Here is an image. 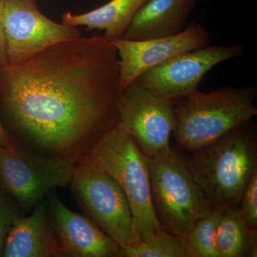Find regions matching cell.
I'll return each mask as SVG.
<instances>
[{"mask_svg": "<svg viewBox=\"0 0 257 257\" xmlns=\"http://www.w3.org/2000/svg\"><path fill=\"white\" fill-rule=\"evenodd\" d=\"M0 70L2 102L26 150L79 162L119 123V57L104 36L60 42Z\"/></svg>", "mask_w": 257, "mask_h": 257, "instance_id": "cell-1", "label": "cell"}, {"mask_svg": "<svg viewBox=\"0 0 257 257\" xmlns=\"http://www.w3.org/2000/svg\"><path fill=\"white\" fill-rule=\"evenodd\" d=\"M189 170L211 207L239 208L257 172V126L253 119L192 152Z\"/></svg>", "mask_w": 257, "mask_h": 257, "instance_id": "cell-2", "label": "cell"}, {"mask_svg": "<svg viewBox=\"0 0 257 257\" xmlns=\"http://www.w3.org/2000/svg\"><path fill=\"white\" fill-rule=\"evenodd\" d=\"M256 84L196 91L174 106L173 137L179 147L194 152L257 115Z\"/></svg>", "mask_w": 257, "mask_h": 257, "instance_id": "cell-3", "label": "cell"}, {"mask_svg": "<svg viewBox=\"0 0 257 257\" xmlns=\"http://www.w3.org/2000/svg\"><path fill=\"white\" fill-rule=\"evenodd\" d=\"M87 156L124 191L142 242L162 232L152 202L150 158L122 124L103 135Z\"/></svg>", "mask_w": 257, "mask_h": 257, "instance_id": "cell-4", "label": "cell"}, {"mask_svg": "<svg viewBox=\"0 0 257 257\" xmlns=\"http://www.w3.org/2000/svg\"><path fill=\"white\" fill-rule=\"evenodd\" d=\"M150 175L152 204L162 229L187 238L213 208L187 164L170 147L150 157Z\"/></svg>", "mask_w": 257, "mask_h": 257, "instance_id": "cell-5", "label": "cell"}, {"mask_svg": "<svg viewBox=\"0 0 257 257\" xmlns=\"http://www.w3.org/2000/svg\"><path fill=\"white\" fill-rule=\"evenodd\" d=\"M70 186L88 217L120 246L142 242L124 191L89 157L77 162Z\"/></svg>", "mask_w": 257, "mask_h": 257, "instance_id": "cell-6", "label": "cell"}, {"mask_svg": "<svg viewBox=\"0 0 257 257\" xmlns=\"http://www.w3.org/2000/svg\"><path fill=\"white\" fill-rule=\"evenodd\" d=\"M78 162L19 146L0 150V189L22 209L34 207L56 187L70 185Z\"/></svg>", "mask_w": 257, "mask_h": 257, "instance_id": "cell-7", "label": "cell"}, {"mask_svg": "<svg viewBox=\"0 0 257 257\" xmlns=\"http://www.w3.org/2000/svg\"><path fill=\"white\" fill-rule=\"evenodd\" d=\"M244 53L242 45H208L175 56L135 81L153 95L175 105V102L198 90L204 76L213 67Z\"/></svg>", "mask_w": 257, "mask_h": 257, "instance_id": "cell-8", "label": "cell"}, {"mask_svg": "<svg viewBox=\"0 0 257 257\" xmlns=\"http://www.w3.org/2000/svg\"><path fill=\"white\" fill-rule=\"evenodd\" d=\"M2 25L8 66L25 62L56 44L78 38L74 27L56 23L26 0H2Z\"/></svg>", "mask_w": 257, "mask_h": 257, "instance_id": "cell-9", "label": "cell"}, {"mask_svg": "<svg viewBox=\"0 0 257 257\" xmlns=\"http://www.w3.org/2000/svg\"><path fill=\"white\" fill-rule=\"evenodd\" d=\"M174 106L170 101L149 92L136 81L120 95L119 123L150 158L170 148V135L175 126Z\"/></svg>", "mask_w": 257, "mask_h": 257, "instance_id": "cell-10", "label": "cell"}, {"mask_svg": "<svg viewBox=\"0 0 257 257\" xmlns=\"http://www.w3.org/2000/svg\"><path fill=\"white\" fill-rule=\"evenodd\" d=\"M211 37L201 24L192 23L173 36L134 41L114 39L119 57V87L121 92L142 74L175 56L208 46Z\"/></svg>", "mask_w": 257, "mask_h": 257, "instance_id": "cell-11", "label": "cell"}, {"mask_svg": "<svg viewBox=\"0 0 257 257\" xmlns=\"http://www.w3.org/2000/svg\"><path fill=\"white\" fill-rule=\"evenodd\" d=\"M48 194L47 209L62 256H119V243L89 217L66 207L56 193Z\"/></svg>", "mask_w": 257, "mask_h": 257, "instance_id": "cell-12", "label": "cell"}, {"mask_svg": "<svg viewBox=\"0 0 257 257\" xmlns=\"http://www.w3.org/2000/svg\"><path fill=\"white\" fill-rule=\"evenodd\" d=\"M3 257H61L58 240L48 216L47 201L42 199L32 214L19 218L10 229Z\"/></svg>", "mask_w": 257, "mask_h": 257, "instance_id": "cell-13", "label": "cell"}, {"mask_svg": "<svg viewBox=\"0 0 257 257\" xmlns=\"http://www.w3.org/2000/svg\"><path fill=\"white\" fill-rule=\"evenodd\" d=\"M200 0H147L121 37L143 41L173 36L184 30Z\"/></svg>", "mask_w": 257, "mask_h": 257, "instance_id": "cell-14", "label": "cell"}, {"mask_svg": "<svg viewBox=\"0 0 257 257\" xmlns=\"http://www.w3.org/2000/svg\"><path fill=\"white\" fill-rule=\"evenodd\" d=\"M147 0H110L100 8L81 15L67 13L62 15L66 26L87 27L88 30H104L108 40L120 39L134 17Z\"/></svg>", "mask_w": 257, "mask_h": 257, "instance_id": "cell-15", "label": "cell"}, {"mask_svg": "<svg viewBox=\"0 0 257 257\" xmlns=\"http://www.w3.org/2000/svg\"><path fill=\"white\" fill-rule=\"evenodd\" d=\"M219 257H256L257 230L250 228L239 208L224 209L218 225Z\"/></svg>", "mask_w": 257, "mask_h": 257, "instance_id": "cell-16", "label": "cell"}, {"mask_svg": "<svg viewBox=\"0 0 257 257\" xmlns=\"http://www.w3.org/2000/svg\"><path fill=\"white\" fill-rule=\"evenodd\" d=\"M119 257H194L187 238L162 231L135 246H120Z\"/></svg>", "mask_w": 257, "mask_h": 257, "instance_id": "cell-17", "label": "cell"}, {"mask_svg": "<svg viewBox=\"0 0 257 257\" xmlns=\"http://www.w3.org/2000/svg\"><path fill=\"white\" fill-rule=\"evenodd\" d=\"M224 210L220 208H211L191 229L187 240L194 257H219L216 234Z\"/></svg>", "mask_w": 257, "mask_h": 257, "instance_id": "cell-18", "label": "cell"}, {"mask_svg": "<svg viewBox=\"0 0 257 257\" xmlns=\"http://www.w3.org/2000/svg\"><path fill=\"white\" fill-rule=\"evenodd\" d=\"M21 210L14 198L0 189V256L10 229L15 221L23 216Z\"/></svg>", "mask_w": 257, "mask_h": 257, "instance_id": "cell-19", "label": "cell"}, {"mask_svg": "<svg viewBox=\"0 0 257 257\" xmlns=\"http://www.w3.org/2000/svg\"><path fill=\"white\" fill-rule=\"evenodd\" d=\"M239 209L248 226L257 229V172L250 179L243 192Z\"/></svg>", "mask_w": 257, "mask_h": 257, "instance_id": "cell-20", "label": "cell"}, {"mask_svg": "<svg viewBox=\"0 0 257 257\" xmlns=\"http://www.w3.org/2000/svg\"><path fill=\"white\" fill-rule=\"evenodd\" d=\"M2 7H3V3H2V0H0V64H1V69L7 67L8 64L6 54V44H5L3 25H2Z\"/></svg>", "mask_w": 257, "mask_h": 257, "instance_id": "cell-21", "label": "cell"}, {"mask_svg": "<svg viewBox=\"0 0 257 257\" xmlns=\"http://www.w3.org/2000/svg\"><path fill=\"white\" fill-rule=\"evenodd\" d=\"M18 144L10 135L0 123V150L13 148L18 146Z\"/></svg>", "mask_w": 257, "mask_h": 257, "instance_id": "cell-22", "label": "cell"}, {"mask_svg": "<svg viewBox=\"0 0 257 257\" xmlns=\"http://www.w3.org/2000/svg\"><path fill=\"white\" fill-rule=\"evenodd\" d=\"M26 1L30 2V3H35V4H36L37 0H26Z\"/></svg>", "mask_w": 257, "mask_h": 257, "instance_id": "cell-23", "label": "cell"}, {"mask_svg": "<svg viewBox=\"0 0 257 257\" xmlns=\"http://www.w3.org/2000/svg\"><path fill=\"white\" fill-rule=\"evenodd\" d=\"M0 69H1V64H0Z\"/></svg>", "mask_w": 257, "mask_h": 257, "instance_id": "cell-24", "label": "cell"}]
</instances>
